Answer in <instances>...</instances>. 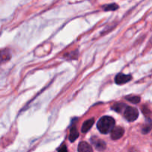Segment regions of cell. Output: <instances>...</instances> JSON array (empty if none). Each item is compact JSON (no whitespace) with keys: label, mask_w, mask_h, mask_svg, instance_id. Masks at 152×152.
I'll return each instance as SVG.
<instances>
[{"label":"cell","mask_w":152,"mask_h":152,"mask_svg":"<svg viewBox=\"0 0 152 152\" xmlns=\"http://www.w3.org/2000/svg\"><path fill=\"white\" fill-rule=\"evenodd\" d=\"M94 123V118L89 119V120H86V121L83 124V126H82V132H83V133H86V132H88V131L91 129L92 126H93Z\"/></svg>","instance_id":"obj_7"},{"label":"cell","mask_w":152,"mask_h":152,"mask_svg":"<svg viewBox=\"0 0 152 152\" xmlns=\"http://www.w3.org/2000/svg\"><path fill=\"white\" fill-rule=\"evenodd\" d=\"M152 128V121L150 119H147V122L142 129V132L143 134H148L151 131Z\"/></svg>","instance_id":"obj_9"},{"label":"cell","mask_w":152,"mask_h":152,"mask_svg":"<svg viewBox=\"0 0 152 152\" xmlns=\"http://www.w3.org/2000/svg\"><path fill=\"white\" fill-rule=\"evenodd\" d=\"M132 77L130 74H119L115 77V83L117 85H123L132 80Z\"/></svg>","instance_id":"obj_3"},{"label":"cell","mask_w":152,"mask_h":152,"mask_svg":"<svg viewBox=\"0 0 152 152\" xmlns=\"http://www.w3.org/2000/svg\"><path fill=\"white\" fill-rule=\"evenodd\" d=\"M124 117L129 122H134L139 117V112L137 108L134 107L127 106L124 111Z\"/></svg>","instance_id":"obj_2"},{"label":"cell","mask_w":152,"mask_h":152,"mask_svg":"<svg viewBox=\"0 0 152 152\" xmlns=\"http://www.w3.org/2000/svg\"><path fill=\"white\" fill-rule=\"evenodd\" d=\"M58 152H68V149H67L66 145H62V146L59 148V150H58Z\"/></svg>","instance_id":"obj_13"},{"label":"cell","mask_w":152,"mask_h":152,"mask_svg":"<svg viewBox=\"0 0 152 152\" xmlns=\"http://www.w3.org/2000/svg\"><path fill=\"white\" fill-rule=\"evenodd\" d=\"M124 133L125 131L123 128L120 127V126H117V127H114V129L111 131V137L114 140H117L120 139L123 136Z\"/></svg>","instance_id":"obj_5"},{"label":"cell","mask_w":152,"mask_h":152,"mask_svg":"<svg viewBox=\"0 0 152 152\" xmlns=\"http://www.w3.org/2000/svg\"><path fill=\"white\" fill-rule=\"evenodd\" d=\"M78 152H93L91 146L86 142H80L78 145Z\"/></svg>","instance_id":"obj_6"},{"label":"cell","mask_w":152,"mask_h":152,"mask_svg":"<svg viewBox=\"0 0 152 152\" xmlns=\"http://www.w3.org/2000/svg\"><path fill=\"white\" fill-rule=\"evenodd\" d=\"M126 107L127 106L123 103H116L112 106V109L114 110L115 111H117V112L120 113L123 110H124L125 111Z\"/></svg>","instance_id":"obj_10"},{"label":"cell","mask_w":152,"mask_h":152,"mask_svg":"<svg viewBox=\"0 0 152 152\" xmlns=\"http://www.w3.org/2000/svg\"><path fill=\"white\" fill-rule=\"evenodd\" d=\"M114 126H115V120L113 117L109 116H104L101 117L96 124L98 130L100 133L104 134L111 132V131L114 129Z\"/></svg>","instance_id":"obj_1"},{"label":"cell","mask_w":152,"mask_h":152,"mask_svg":"<svg viewBox=\"0 0 152 152\" xmlns=\"http://www.w3.org/2000/svg\"><path fill=\"white\" fill-rule=\"evenodd\" d=\"M118 7L119 6L117 4H110L104 6L103 9L105 11H108V10H116L118 9Z\"/></svg>","instance_id":"obj_12"},{"label":"cell","mask_w":152,"mask_h":152,"mask_svg":"<svg viewBox=\"0 0 152 152\" xmlns=\"http://www.w3.org/2000/svg\"><path fill=\"white\" fill-rule=\"evenodd\" d=\"M126 99L134 104L139 103L140 101V97L137 96H131V95H129V96H126Z\"/></svg>","instance_id":"obj_11"},{"label":"cell","mask_w":152,"mask_h":152,"mask_svg":"<svg viewBox=\"0 0 152 152\" xmlns=\"http://www.w3.org/2000/svg\"><path fill=\"white\" fill-rule=\"evenodd\" d=\"M91 141L92 144L95 146L96 149L98 150V151H103L106 148V144L105 143V142L102 140L97 138L96 137H93L91 139Z\"/></svg>","instance_id":"obj_4"},{"label":"cell","mask_w":152,"mask_h":152,"mask_svg":"<svg viewBox=\"0 0 152 152\" xmlns=\"http://www.w3.org/2000/svg\"><path fill=\"white\" fill-rule=\"evenodd\" d=\"M79 137V132L77 131V128L75 126L72 127L70 130V134H69V140L71 141V142H74Z\"/></svg>","instance_id":"obj_8"}]
</instances>
